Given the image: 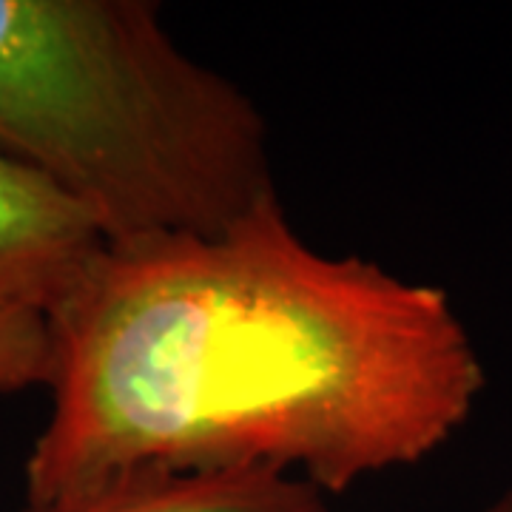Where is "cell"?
Wrapping results in <instances>:
<instances>
[{
  "instance_id": "6da1fadb",
  "label": "cell",
  "mask_w": 512,
  "mask_h": 512,
  "mask_svg": "<svg viewBox=\"0 0 512 512\" xmlns=\"http://www.w3.org/2000/svg\"><path fill=\"white\" fill-rule=\"evenodd\" d=\"M46 319L26 501L131 467H268L345 493L433 456L487 382L447 291L316 251L279 197L217 234L106 242Z\"/></svg>"
},
{
  "instance_id": "277c9868",
  "label": "cell",
  "mask_w": 512,
  "mask_h": 512,
  "mask_svg": "<svg viewBox=\"0 0 512 512\" xmlns=\"http://www.w3.org/2000/svg\"><path fill=\"white\" fill-rule=\"evenodd\" d=\"M20 512H328L308 478L268 467H131Z\"/></svg>"
},
{
  "instance_id": "7a4b0ae2",
  "label": "cell",
  "mask_w": 512,
  "mask_h": 512,
  "mask_svg": "<svg viewBox=\"0 0 512 512\" xmlns=\"http://www.w3.org/2000/svg\"><path fill=\"white\" fill-rule=\"evenodd\" d=\"M0 146L109 242L217 234L279 197L262 111L151 0H0Z\"/></svg>"
},
{
  "instance_id": "3957f363",
  "label": "cell",
  "mask_w": 512,
  "mask_h": 512,
  "mask_svg": "<svg viewBox=\"0 0 512 512\" xmlns=\"http://www.w3.org/2000/svg\"><path fill=\"white\" fill-rule=\"evenodd\" d=\"M106 242L69 191L0 146V311L49 313Z\"/></svg>"
},
{
  "instance_id": "8992f818",
  "label": "cell",
  "mask_w": 512,
  "mask_h": 512,
  "mask_svg": "<svg viewBox=\"0 0 512 512\" xmlns=\"http://www.w3.org/2000/svg\"><path fill=\"white\" fill-rule=\"evenodd\" d=\"M484 512H512V487L507 490V493L498 495V498H495L493 504H490Z\"/></svg>"
},
{
  "instance_id": "5b68a950",
  "label": "cell",
  "mask_w": 512,
  "mask_h": 512,
  "mask_svg": "<svg viewBox=\"0 0 512 512\" xmlns=\"http://www.w3.org/2000/svg\"><path fill=\"white\" fill-rule=\"evenodd\" d=\"M52 379V330L46 313L0 311V396Z\"/></svg>"
}]
</instances>
